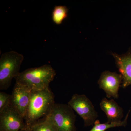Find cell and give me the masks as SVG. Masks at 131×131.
I'll list each match as a JSON object with an SVG mask.
<instances>
[{
  "label": "cell",
  "mask_w": 131,
  "mask_h": 131,
  "mask_svg": "<svg viewBox=\"0 0 131 131\" xmlns=\"http://www.w3.org/2000/svg\"><path fill=\"white\" fill-rule=\"evenodd\" d=\"M55 104L54 94L50 88L31 91L24 119L26 127L30 128L33 125L45 120Z\"/></svg>",
  "instance_id": "cell-1"
},
{
  "label": "cell",
  "mask_w": 131,
  "mask_h": 131,
  "mask_svg": "<svg viewBox=\"0 0 131 131\" xmlns=\"http://www.w3.org/2000/svg\"><path fill=\"white\" fill-rule=\"evenodd\" d=\"M56 74L51 66L46 64L27 69L20 72L14 78L16 83L24 85L31 91L41 90L49 88Z\"/></svg>",
  "instance_id": "cell-2"
},
{
  "label": "cell",
  "mask_w": 131,
  "mask_h": 131,
  "mask_svg": "<svg viewBox=\"0 0 131 131\" xmlns=\"http://www.w3.org/2000/svg\"><path fill=\"white\" fill-rule=\"evenodd\" d=\"M24 59L22 54L15 51L3 53L0 58V89L6 90L11 84L13 78L19 72Z\"/></svg>",
  "instance_id": "cell-3"
},
{
  "label": "cell",
  "mask_w": 131,
  "mask_h": 131,
  "mask_svg": "<svg viewBox=\"0 0 131 131\" xmlns=\"http://www.w3.org/2000/svg\"><path fill=\"white\" fill-rule=\"evenodd\" d=\"M46 119L56 131H76V116L68 104L55 103Z\"/></svg>",
  "instance_id": "cell-4"
},
{
  "label": "cell",
  "mask_w": 131,
  "mask_h": 131,
  "mask_svg": "<svg viewBox=\"0 0 131 131\" xmlns=\"http://www.w3.org/2000/svg\"><path fill=\"white\" fill-rule=\"evenodd\" d=\"M68 105L82 119L84 126L93 125L97 120L98 113L91 101L85 95H73Z\"/></svg>",
  "instance_id": "cell-5"
},
{
  "label": "cell",
  "mask_w": 131,
  "mask_h": 131,
  "mask_svg": "<svg viewBox=\"0 0 131 131\" xmlns=\"http://www.w3.org/2000/svg\"><path fill=\"white\" fill-rule=\"evenodd\" d=\"M24 121L9 104L0 111V131H19L26 127Z\"/></svg>",
  "instance_id": "cell-6"
},
{
  "label": "cell",
  "mask_w": 131,
  "mask_h": 131,
  "mask_svg": "<svg viewBox=\"0 0 131 131\" xmlns=\"http://www.w3.org/2000/svg\"><path fill=\"white\" fill-rule=\"evenodd\" d=\"M31 90L18 83H15L12 95L9 105L25 119L30 103Z\"/></svg>",
  "instance_id": "cell-7"
},
{
  "label": "cell",
  "mask_w": 131,
  "mask_h": 131,
  "mask_svg": "<svg viewBox=\"0 0 131 131\" xmlns=\"http://www.w3.org/2000/svg\"><path fill=\"white\" fill-rule=\"evenodd\" d=\"M122 75L115 72L103 71L98 80L99 88L105 92L107 98L118 99L119 90L122 83Z\"/></svg>",
  "instance_id": "cell-8"
},
{
  "label": "cell",
  "mask_w": 131,
  "mask_h": 131,
  "mask_svg": "<svg viewBox=\"0 0 131 131\" xmlns=\"http://www.w3.org/2000/svg\"><path fill=\"white\" fill-rule=\"evenodd\" d=\"M115 64L122 75L121 86L125 88L131 85V50L130 48L125 54L118 55L112 53Z\"/></svg>",
  "instance_id": "cell-9"
},
{
  "label": "cell",
  "mask_w": 131,
  "mask_h": 131,
  "mask_svg": "<svg viewBox=\"0 0 131 131\" xmlns=\"http://www.w3.org/2000/svg\"><path fill=\"white\" fill-rule=\"evenodd\" d=\"M100 107L105 112L107 118V122H118L121 121L124 117V111L122 108L113 99L108 100L103 98L100 104Z\"/></svg>",
  "instance_id": "cell-10"
},
{
  "label": "cell",
  "mask_w": 131,
  "mask_h": 131,
  "mask_svg": "<svg viewBox=\"0 0 131 131\" xmlns=\"http://www.w3.org/2000/svg\"><path fill=\"white\" fill-rule=\"evenodd\" d=\"M129 110L127 113L125 119L118 122H107L101 124L99 120H96L94 122V126L90 131H105L107 129L118 127L126 126L127 123V119L129 117V113L130 112Z\"/></svg>",
  "instance_id": "cell-11"
},
{
  "label": "cell",
  "mask_w": 131,
  "mask_h": 131,
  "mask_svg": "<svg viewBox=\"0 0 131 131\" xmlns=\"http://www.w3.org/2000/svg\"><path fill=\"white\" fill-rule=\"evenodd\" d=\"M68 9L64 6H56L52 14V21L56 25H59L68 17Z\"/></svg>",
  "instance_id": "cell-12"
},
{
  "label": "cell",
  "mask_w": 131,
  "mask_h": 131,
  "mask_svg": "<svg viewBox=\"0 0 131 131\" xmlns=\"http://www.w3.org/2000/svg\"><path fill=\"white\" fill-rule=\"evenodd\" d=\"M30 129L31 131H56L52 124L47 119L33 125Z\"/></svg>",
  "instance_id": "cell-13"
},
{
  "label": "cell",
  "mask_w": 131,
  "mask_h": 131,
  "mask_svg": "<svg viewBox=\"0 0 131 131\" xmlns=\"http://www.w3.org/2000/svg\"><path fill=\"white\" fill-rule=\"evenodd\" d=\"M11 95L8 94L4 92L0 93V111H2L9 104Z\"/></svg>",
  "instance_id": "cell-14"
},
{
  "label": "cell",
  "mask_w": 131,
  "mask_h": 131,
  "mask_svg": "<svg viewBox=\"0 0 131 131\" xmlns=\"http://www.w3.org/2000/svg\"><path fill=\"white\" fill-rule=\"evenodd\" d=\"M19 131H31V130L30 128L26 127L24 129H21Z\"/></svg>",
  "instance_id": "cell-15"
}]
</instances>
